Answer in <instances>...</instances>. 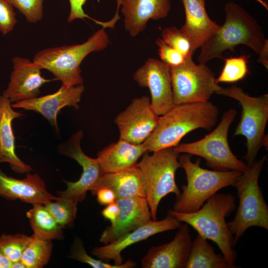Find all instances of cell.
I'll return each instance as SVG.
<instances>
[{
	"label": "cell",
	"mask_w": 268,
	"mask_h": 268,
	"mask_svg": "<svg viewBox=\"0 0 268 268\" xmlns=\"http://www.w3.org/2000/svg\"><path fill=\"white\" fill-rule=\"evenodd\" d=\"M58 224L63 228L72 225L76 217L77 202L67 198L57 199L44 204Z\"/></svg>",
	"instance_id": "28"
},
{
	"label": "cell",
	"mask_w": 268,
	"mask_h": 268,
	"mask_svg": "<svg viewBox=\"0 0 268 268\" xmlns=\"http://www.w3.org/2000/svg\"><path fill=\"white\" fill-rule=\"evenodd\" d=\"M70 257L77 261L87 264L94 268H131L135 266V263L128 260L121 265H112L91 257L88 254L81 240L77 238L72 244L70 249Z\"/></svg>",
	"instance_id": "31"
},
{
	"label": "cell",
	"mask_w": 268,
	"mask_h": 268,
	"mask_svg": "<svg viewBox=\"0 0 268 268\" xmlns=\"http://www.w3.org/2000/svg\"><path fill=\"white\" fill-rule=\"evenodd\" d=\"M102 187L111 189L116 199L146 197L145 180L137 164L120 171L102 174L90 191L92 194L94 196L96 191Z\"/></svg>",
	"instance_id": "23"
},
{
	"label": "cell",
	"mask_w": 268,
	"mask_h": 268,
	"mask_svg": "<svg viewBox=\"0 0 268 268\" xmlns=\"http://www.w3.org/2000/svg\"><path fill=\"white\" fill-rule=\"evenodd\" d=\"M147 150L142 143L121 139L99 151L97 159L102 174L120 171L135 165Z\"/></svg>",
	"instance_id": "24"
},
{
	"label": "cell",
	"mask_w": 268,
	"mask_h": 268,
	"mask_svg": "<svg viewBox=\"0 0 268 268\" xmlns=\"http://www.w3.org/2000/svg\"><path fill=\"white\" fill-rule=\"evenodd\" d=\"M0 197L10 200H19L32 205L45 204L58 198L48 191L38 174L29 172L24 179H18L7 175L0 168Z\"/></svg>",
	"instance_id": "19"
},
{
	"label": "cell",
	"mask_w": 268,
	"mask_h": 268,
	"mask_svg": "<svg viewBox=\"0 0 268 268\" xmlns=\"http://www.w3.org/2000/svg\"><path fill=\"white\" fill-rule=\"evenodd\" d=\"M259 55L258 62L268 69V41L266 42Z\"/></svg>",
	"instance_id": "39"
},
{
	"label": "cell",
	"mask_w": 268,
	"mask_h": 268,
	"mask_svg": "<svg viewBox=\"0 0 268 268\" xmlns=\"http://www.w3.org/2000/svg\"><path fill=\"white\" fill-rule=\"evenodd\" d=\"M250 56L241 55L224 59V67L216 81L232 83L244 78L249 72L248 61Z\"/></svg>",
	"instance_id": "30"
},
{
	"label": "cell",
	"mask_w": 268,
	"mask_h": 268,
	"mask_svg": "<svg viewBox=\"0 0 268 268\" xmlns=\"http://www.w3.org/2000/svg\"><path fill=\"white\" fill-rule=\"evenodd\" d=\"M192 237L187 224H181L173 239L150 248L141 261L143 268H185Z\"/></svg>",
	"instance_id": "14"
},
{
	"label": "cell",
	"mask_w": 268,
	"mask_h": 268,
	"mask_svg": "<svg viewBox=\"0 0 268 268\" xmlns=\"http://www.w3.org/2000/svg\"><path fill=\"white\" fill-rule=\"evenodd\" d=\"M119 212L115 223L107 226L99 241L106 245L133 231L152 219L145 198L134 197L116 200Z\"/></svg>",
	"instance_id": "17"
},
{
	"label": "cell",
	"mask_w": 268,
	"mask_h": 268,
	"mask_svg": "<svg viewBox=\"0 0 268 268\" xmlns=\"http://www.w3.org/2000/svg\"><path fill=\"white\" fill-rule=\"evenodd\" d=\"M192 155L183 153L178 160L185 171L187 184L181 186L182 192L176 198L174 211L191 213L198 210L206 200L220 190L232 186L242 174L235 171L209 170L201 167L200 158L193 162Z\"/></svg>",
	"instance_id": "5"
},
{
	"label": "cell",
	"mask_w": 268,
	"mask_h": 268,
	"mask_svg": "<svg viewBox=\"0 0 268 268\" xmlns=\"http://www.w3.org/2000/svg\"><path fill=\"white\" fill-rule=\"evenodd\" d=\"M224 11V24L201 48L198 57L200 64H206L214 59L222 58L224 52H234L240 45L249 47L259 55L268 40L257 21L239 4L228 2Z\"/></svg>",
	"instance_id": "2"
},
{
	"label": "cell",
	"mask_w": 268,
	"mask_h": 268,
	"mask_svg": "<svg viewBox=\"0 0 268 268\" xmlns=\"http://www.w3.org/2000/svg\"><path fill=\"white\" fill-rule=\"evenodd\" d=\"M22 116L21 113L13 109L7 98L2 94L0 96V164L7 163L15 172L26 174L32 169L16 154L12 128V121Z\"/></svg>",
	"instance_id": "22"
},
{
	"label": "cell",
	"mask_w": 268,
	"mask_h": 268,
	"mask_svg": "<svg viewBox=\"0 0 268 268\" xmlns=\"http://www.w3.org/2000/svg\"><path fill=\"white\" fill-rule=\"evenodd\" d=\"M236 206L233 195L216 193L196 211L183 213L171 209L167 214L191 225L201 236L215 243L228 263L234 266L237 254L225 218L234 211Z\"/></svg>",
	"instance_id": "3"
},
{
	"label": "cell",
	"mask_w": 268,
	"mask_h": 268,
	"mask_svg": "<svg viewBox=\"0 0 268 268\" xmlns=\"http://www.w3.org/2000/svg\"><path fill=\"white\" fill-rule=\"evenodd\" d=\"M228 263L223 255L215 253L207 239L199 233L192 242L185 268H238Z\"/></svg>",
	"instance_id": "25"
},
{
	"label": "cell",
	"mask_w": 268,
	"mask_h": 268,
	"mask_svg": "<svg viewBox=\"0 0 268 268\" xmlns=\"http://www.w3.org/2000/svg\"><path fill=\"white\" fill-rule=\"evenodd\" d=\"M84 90V86L82 84L67 88L62 86L53 94L11 103V106L13 108L23 109L40 113L48 120L58 133L59 112L66 106L78 109Z\"/></svg>",
	"instance_id": "18"
},
{
	"label": "cell",
	"mask_w": 268,
	"mask_h": 268,
	"mask_svg": "<svg viewBox=\"0 0 268 268\" xmlns=\"http://www.w3.org/2000/svg\"><path fill=\"white\" fill-rule=\"evenodd\" d=\"M259 3H260L263 7H264L267 10L268 9V3L263 0H256Z\"/></svg>",
	"instance_id": "42"
},
{
	"label": "cell",
	"mask_w": 268,
	"mask_h": 268,
	"mask_svg": "<svg viewBox=\"0 0 268 268\" xmlns=\"http://www.w3.org/2000/svg\"><path fill=\"white\" fill-rule=\"evenodd\" d=\"M24 250L21 261L26 268H41L49 262L53 249L52 240L43 239L33 234Z\"/></svg>",
	"instance_id": "27"
},
{
	"label": "cell",
	"mask_w": 268,
	"mask_h": 268,
	"mask_svg": "<svg viewBox=\"0 0 268 268\" xmlns=\"http://www.w3.org/2000/svg\"><path fill=\"white\" fill-rule=\"evenodd\" d=\"M216 94L229 97L238 101L242 108L240 121L234 135H242L246 140V163L256 160L263 146L268 147V135L265 129L268 120V94L253 97L245 93L240 87L232 85L221 87Z\"/></svg>",
	"instance_id": "7"
},
{
	"label": "cell",
	"mask_w": 268,
	"mask_h": 268,
	"mask_svg": "<svg viewBox=\"0 0 268 268\" xmlns=\"http://www.w3.org/2000/svg\"><path fill=\"white\" fill-rule=\"evenodd\" d=\"M86 1V0H69L70 12L67 18L68 22H71L76 19H83L84 18H87L97 23L98 20L90 17L84 12L83 6Z\"/></svg>",
	"instance_id": "36"
},
{
	"label": "cell",
	"mask_w": 268,
	"mask_h": 268,
	"mask_svg": "<svg viewBox=\"0 0 268 268\" xmlns=\"http://www.w3.org/2000/svg\"><path fill=\"white\" fill-rule=\"evenodd\" d=\"M158 49V54L161 61L170 67L178 66L183 63L184 56L179 51L166 44L161 38L155 41Z\"/></svg>",
	"instance_id": "34"
},
{
	"label": "cell",
	"mask_w": 268,
	"mask_h": 268,
	"mask_svg": "<svg viewBox=\"0 0 268 268\" xmlns=\"http://www.w3.org/2000/svg\"><path fill=\"white\" fill-rule=\"evenodd\" d=\"M145 153L137 163L145 180L146 187V200L152 219L157 220V212L161 200L170 193L178 197L181 192L175 180L176 171L180 167L179 153L173 147L166 148Z\"/></svg>",
	"instance_id": "9"
},
{
	"label": "cell",
	"mask_w": 268,
	"mask_h": 268,
	"mask_svg": "<svg viewBox=\"0 0 268 268\" xmlns=\"http://www.w3.org/2000/svg\"><path fill=\"white\" fill-rule=\"evenodd\" d=\"M83 137L82 131H78L58 147L60 153L74 159L82 168L78 180L73 182L65 181L67 188L58 191V196L70 199L77 203L85 199L87 192L91 191L102 174L97 158L89 157L82 151L80 142Z\"/></svg>",
	"instance_id": "11"
},
{
	"label": "cell",
	"mask_w": 268,
	"mask_h": 268,
	"mask_svg": "<svg viewBox=\"0 0 268 268\" xmlns=\"http://www.w3.org/2000/svg\"><path fill=\"white\" fill-rule=\"evenodd\" d=\"M26 215L34 236L50 240L62 237L63 228L44 204H33V207L27 212Z\"/></svg>",
	"instance_id": "26"
},
{
	"label": "cell",
	"mask_w": 268,
	"mask_h": 268,
	"mask_svg": "<svg viewBox=\"0 0 268 268\" xmlns=\"http://www.w3.org/2000/svg\"><path fill=\"white\" fill-rule=\"evenodd\" d=\"M12 262L0 252V268H11Z\"/></svg>",
	"instance_id": "40"
},
{
	"label": "cell",
	"mask_w": 268,
	"mask_h": 268,
	"mask_svg": "<svg viewBox=\"0 0 268 268\" xmlns=\"http://www.w3.org/2000/svg\"><path fill=\"white\" fill-rule=\"evenodd\" d=\"M11 268H26L22 261H19L12 263Z\"/></svg>",
	"instance_id": "41"
},
{
	"label": "cell",
	"mask_w": 268,
	"mask_h": 268,
	"mask_svg": "<svg viewBox=\"0 0 268 268\" xmlns=\"http://www.w3.org/2000/svg\"><path fill=\"white\" fill-rule=\"evenodd\" d=\"M206 0H182L185 22L180 30L190 40L194 53L201 48L221 28L209 17Z\"/></svg>",
	"instance_id": "21"
},
{
	"label": "cell",
	"mask_w": 268,
	"mask_h": 268,
	"mask_svg": "<svg viewBox=\"0 0 268 268\" xmlns=\"http://www.w3.org/2000/svg\"><path fill=\"white\" fill-rule=\"evenodd\" d=\"M134 79L143 87H147L151 95V106L159 116L174 106L170 67L156 59L149 58L134 72Z\"/></svg>",
	"instance_id": "12"
},
{
	"label": "cell",
	"mask_w": 268,
	"mask_h": 268,
	"mask_svg": "<svg viewBox=\"0 0 268 268\" xmlns=\"http://www.w3.org/2000/svg\"><path fill=\"white\" fill-rule=\"evenodd\" d=\"M104 28L93 33L85 42L42 50L33 61L41 68L50 71L62 86L70 87L83 83L80 66L83 59L92 52L105 49L109 43Z\"/></svg>",
	"instance_id": "6"
},
{
	"label": "cell",
	"mask_w": 268,
	"mask_h": 268,
	"mask_svg": "<svg viewBox=\"0 0 268 268\" xmlns=\"http://www.w3.org/2000/svg\"><path fill=\"white\" fill-rule=\"evenodd\" d=\"M237 114L236 109H228L210 133L194 142L179 143L173 147L174 149L179 154L186 153L204 158L206 164L214 170H235L242 173L247 163L233 154L228 140L229 129Z\"/></svg>",
	"instance_id": "8"
},
{
	"label": "cell",
	"mask_w": 268,
	"mask_h": 268,
	"mask_svg": "<svg viewBox=\"0 0 268 268\" xmlns=\"http://www.w3.org/2000/svg\"><path fill=\"white\" fill-rule=\"evenodd\" d=\"M173 99L175 105L208 101L221 86L206 64H197L192 57L181 64L170 67Z\"/></svg>",
	"instance_id": "10"
},
{
	"label": "cell",
	"mask_w": 268,
	"mask_h": 268,
	"mask_svg": "<svg viewBox=\"0 0 268 268\" xmlns=\"http://www.w3.org/2000/svg\"><path fill=\"white\" fill-rule=\"evenodd\" d=\"M218 115V108L208 100L175 105L159 117L156 127L142 144L149 152L173 147L193 131L211 130Z\"/></svg>",
	"instance_id": "1"
},
{
	"label": "cell",
	"mask_w": 268,
	"mask_h": 268,
	"mask_svg": "<svg viewBox=\"0 0 268 268\" xmlns=\"http://www.w3.org/2000/svg\"><path fill=\"white\" fill-rule=\"evenodd\" d=\"M159 119L146 96L133 99L115 119L120 138L134 144L142 143L156 127Z\"/></svg>",
	"instance_id": "13"
},
{
	"label": "cell",
	"mask_w": 268,
	"mask_h": 268,
	"mask_svg": "<svg viewBox=\"0 0 268 268\" xmlns=\"http://www.w3.org/2000/svg\"><path fill=\"white\" fill-rule=\"evenodd\" d=\"M124 27L135 37L146 28L148 21L166 17L170 11V0H121Z\"/></svg>",
	"instance_id": "20"
},
{
	"label": "cell",
	"mask_w": 268,
	"mask_h": 268,
	"mask_svg": "<svg viewBox=\"0 0 268 268\" xmlns=\"http://www.w3.org/2000/svg\"><path fill=\"white\" fill-rule=\"evenodd\" d=\"M13 70L10 81L2 95L11 103L35 98L40 94V87L53 80L41 75L42 68L28 59L15 57L12 59Z\"/></svg>",
	"instance_id": "15"
},
{
	"label": "cell",
	"mask_w": 268,
	"mask_h": 268,
	"mask_svg": "<svg viewBox=\"0 0 268 268\" xmlns=\"http://www.w3.org/2000/svg\"><path fill=\"white\" fill-rule=\"evenodd\" d=\"M264 0L265 1L268 3V0Z\"/></svg>",
	"instance_id": "43"
},
{
	"label": "cell",
	"mask_w": 268,
	"mask_h": 268,
	"mask_svg": "<svg viewBox=\"0 0 268 268\" xmlns=\"http://www.w3.org/2000/svg\"><path fill=\"white\" fill-rule=\"evenodd\" d=\"M181 224L180 221L167 214L163 219H151L109 244L95 247L92 253L101 260H113L114 264L121 265L123 263L121 253L125 249L156 234L178 229Z\"/></svg>",
	"instance_id": "16"
},
{
	"label": "cell",
	"mask_w": 268,
	"mask_h": 268,
	"mask_svg": "<svg viewBox=\"0 0 268 268\" xmlns=\"http://www.w3.org/2000/svg\"><path fill=\"white\" fill-rule=\"evenodd\" d=\"M94 196H96L98 202L101 205H107L115 202L116 200L114 192L107 187L98 189Z\"/></svg>",
	"instance_id": "37"
},
{
	"label": "cell",
	"mask_w": 268,
	"mask_h": 268,
	"mask_svg": "<svg viewBox=\"0 0 268 268\" xmlns=\"http://www.w3.org/2000/svg\"><path fill=\"white\" fill-rule=\"evenodd\" d=\"M18 9L31 23H36L43 18V0H7Z\"/></svg>",
	"instance_id": "33"
},
{
	"label": "cell",
	"mask_w": 268,
	"mask_h": 268,
	"mask_svg": "<svg viewBox=\"0 0 268 268\" xmlns=\"http://www.w3.org/2000/svg\"><path fill=\"white\" fill-rule=\"evenodd\" d=\"M13 6L7 0H0V32L7 34L14 28L17 19Z\"/></svg>",
	"instance_id": "35"
},
{
	"label": "cell",
	"mask_w": 268,
	"mask_h": 268,
	"mask_svg": "<svg viewBox=\"0 0 268 268\" xmlns=\"http://www.w3.org/2000/svg\"><path fill=\"white\" fill-rule=\"evenodd\" d=\"M119 212V206L115 201L107 206L102 210L101 214L106 219L109 220L111 224L115 223Z\"/></svg>",
	"instance_id": "38"
},
{
	"label": "cell",
	"mask_w": 268,
	"mask_h": 268,
	"mask_svg": "<svg viewBox=\"0 0 268 268\" xmlns=\"http://www.w3.org/2000/svg\"><path fill=\"white\" fill-rule=\"evenodd\" d=\"M267 159V155H264L247 164L246 169L232 185L236 189L239 202L234 219L227 222V225L235 246L250 227L268 230V205L259 185V176Z\"/></svg>",
	"instance_id": "4"
},
{
	"label": "cell",
	"mask_w": 268,
	"mask_h": 268,
	"mask_svg": "<svg viewBox=\"0 0 268 268\" xmlns=\"http://www.w3.org/2000/svg\"><path fill=\"white\" fill-rule=\"evenodd\" d=\"M32 237L23 234H3L0 236V252L12 263L20 261Z\"/></svg>",
	"instance_id": "29"
},
{
	"label": "cell",
	"mask_w": 268,
	"mask_h": 268,
	"mask_svg": "<svg viewBox=\"0 0 268 268\" xmlns=\"http://www.w3.org/2000/svg\"><path fill=\"white\" fill-rule=\"evenodd\" d=\"M161 37L166 44L180 52L185 58L192 57V43L180 29L175 26L167 27L162 31Z\"/></svg>",
	"instance_id": "32"
}]
</instances>
